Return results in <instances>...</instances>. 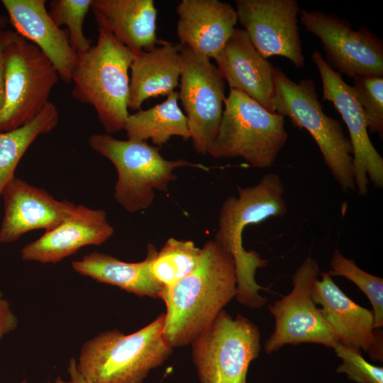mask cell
Returning <instances> with one entry per match:
<instances>
[{
  "instance_id": "5b68a950",
  "label": "cell",
  "mask_w": 383,
  "mask_h": 383,
  "mask_svg": "<svg viewBox=\"0 0 383 383\" xmlns=\"http://www.w3.org/2000/svg\"><path fill=\"white\" fill-rule=\"evenodd\" d=\"M274 109L306 129L317 144L326 165L341 190L355 191L353 147L341 123L326 115L311 79L295 82L279 67L274 69Z\"/></svg>"
},
{
  "instance_id": "83f0119b",
  "label": "cell",
  "mask_w": 383,
  "mask_h": 383,
  "mask_svg": "<svg viewBox=\"0 0 383 383\" xmlns=\"http://www.w3.org/2000/svg\"><path fill=\"white\" fill-rule=\"evenodd\" d=\"M91 3L92 0H52L49 4L51 19L59 28L62 25L67 27L70 45L77 53L92 45V40L85 36L83 30Z\"/></svg>"
},
{
  "instance_id": "f546056e",
  "label": "cell",
  "mask_w": 383,
  "mask_h": 383,
  "mask_svg": "<svg viewBox=\"0 0 383 383\" xmlns=\"http://www.w3.org/2000/svg\"><path fill=\"white\" fill-rule=\"evenodd\" d=\"M333 349L342 360L336 370L338 373H345L350 380L357 383H383V368L367 362L360 350L338 343Z\"/></svg>"
},
{
  "instance_id": "2e32d148",
  "label": "cell",
  "mask_w": 383,
  "mask_h": 383,
  "mask_svg": "<svg viewBox=\"0 0 383 383\" xmlns=\"http://www.w3.org/2000/svg\"><path fill=\"white\" fill-rule=\"evenodd\" d=\"M1 199L4 214L0 226V243H11L38 229L48 231L74 210L77 204L57 200L45 189L14 176L5 187Z\"/></svg>"
},
{
  "instance_id": "ba28073f",
  "label": "cell",
  "mask_w": 383,
  "mask_h": 383,
  "mask_svg": "<svg viewBox=\"0 0 383 383\" xmlns=\"http://www.w3.org/2000/svg\"><path fill=\"white\" fill-rule=\"evenodd\" d=\"M261 334L248 318L224 309L191 343L200 383H247L250 362L259 356Z\"/></svg>"
},
{
  "instance_id": "44dd1931",
  "label": "cell",
  "mask_w": 383,
  "mask_h": 383,
  "mask_svg": "<svg viewBox=\"0 0 383 383\" xmlns=\"http://www.w3.org/2000/svg\"><path fill=\"white\" fill-rule=\"evenodd\" d=\"M91 9L99 28L111 33L134 55L165 42L157 36L153 0H92Z\"/></svg>"
},
{
  "instance_id": "603a6c76",
  "label": "cell",
  "mask_w": 383,
  "mask_h": 383,
  "mask_svg": "<svg viewBox=\"0 0 383 383\" xmlns=\"http://www.w3.org/2000/svg\"><path fill=\"white\" fill-rule=\"evenodd\" d=\"M157 250L153 244L147 246L145 258L138 262H126L98 251L72 262L78 274L99 282L116 286L140 296L160 299L164 287L154 277L151 263Z\"/></svg>"
},
{
  "instance_id": "e575fe53",
  "label": "cell",
  "mask_w": 383,
  "mask_h": 383,
  "mask_svg": "<svg viewBox=\"0 0 383 383\" xmlns=\"http://www.w3.org/2000/svg\"><path fill=\"white\" fill-rule=\"evenodd\" d=\"M21 383H28L26 381H23ZM48 383H50V382H48ZM55 383H72L71 381H64L61 377H57V379H55Z\"/></svg>"
},
{
  "instance_id": "277c9868",
  "label": "cell",
  "mask_w": 383,
  "mask_h": 383,
  "mask_svg": "<svg viewBox=\"0 0 383 383\" xmlns=\"http://www.w3.org/2000/svg\"><path fill=\"white\" fill-rule=\"evenodd\" d=\"M77 54L72 96L94 108L106 133L124 129L129 115V70L134 55L101 28L96 43Z\"/></svg>"
},
{
  "instance_id": "9c48e42d",
  "label": "cell",
  "mask_w": 383,
  "mask_h": 383,
  "mask_svg": "<svg viewBox=\"0 0 383 383\" xmlns=\"http://www.w3.org/2000/svg\"><path fill=\"white\" fill-rule=\"evenodd\" d=\"M55 67L33 43L18 34L5 51V99L0 133L18 128L38 115L50 102L59 79Z\"/></svg>"
},
{
  "instance_id": "7c38bea8",
  "label": "cell",
  "mask_w": 383,
  "mask_h": 383,
  "mask_svg": "<svg viewBox=\"0 0 383 383\" xmlns=\"http://www.w3.org/2000/svg\"><path fill=\"white\" fill-rule=\"evenodd\" d=\"M306 30L320 40L327 64L337 72L357 76L383 77V42L365 27L353 30L335 14L300 10Z\"/></svg>"
},
{
  "instance_id": "d6986e66",
  "label": "cell",
  "mask_w": 383,
  "mask_h": 383,
  "mask_svg": "<svg viewBox=\"0 0 383 383\" xmlns=\"http://www.w3.org/2000/svg\"><path fill=\"white\" fill-rule=\"evenodd\" d=\"M15 31L36 45L55 67L59 78L72 80L78 54L72 48L68 32L57 27L46 9L45 0H2Z\"/></svg>"
},
{
  "instance_id": "6da1fadb",
  "label": "cell",
  "mask_w": 383,
  "mask_h": 383,
  "mask_svg": "<svg viewBox=\"0 0 383 383\" xmlns=\"http://www.w3.org/2000/svg\"><path fill=\"white\" fill-rule=\"evenodd\" d=\"M236 287L233 256L214 240L207 241L196 269L162 291L166 306L163 335L170 345H191L235 297Z\"/></svg>"
},
{
  "instance_id": "1f68e13d",
  "label": "cell",
  "mask_w": 383,
  "mask_h": 383,
  "mask_svg": "<svg viewBox=\"0 0 383 383\" xmlns=\"http://www.w3.org/2000/svg\"><path fill=\"white\" fill-rule=\"evenodd\" d=\"M17 316L11 309L9 301L0 292V340L4 336L13 331L18 326Z\"/></svg>"
},
{
  "instance_id": "7a4b0ae2",
  "label": "cell",
  "mask_w": 383,
  "mask_h": 383,
  "mask_svg": "<svg viewBox=\"0 0 383 383\" xmlns=\"http://www.w3.org/2000/svg\"><path fill=\"white\" fill-rule=\"evenodd\" d=\"M284 186L277 173L265 174L252 186H238V196H230L220 209L214 240L233 257L236 272V300L243 306L259 309L267 299L259 294L264 289L255 280L258 268L266 267L267 260L243 245L245 227L270 217H283L287 212Z\"/></svg>"
},
{
  "instance_id": "30bf717a",
  "label": "cell",
  "mask_w": 383,
  "mask_h": 383,
  "mask_svg": "<svg viewBox=\"0 0 383 383\" xmlns=\"http://www.w3.org/2000/svg\"><path fill=\"white\" fill-rule=\"evenodd\" d=\"M319 274L316 260L307 257L292 277V291L269 305L275 324L264 344L266 353L277 352L287 344L310 343L333 348L337 343L331 328L311 297V288Z\"/></svg>"
},
{
  "instance_id": "9a60e30c",
  "label": "cell",
  "mask_w": 383,
  "mask_h": 383,
  "mask_svg": "<svg viewBox=\"0 0 383 383\" xmlns=\"http://www.w3.org/2000/svg\"><path fill=\"white\" fill-rule=\"evenodd\" d=\"M311 297L331 328L337 343L363 350L373 361L383 359L382 331L374 328L372 310L360 306L333 282L328 272L321 274L311 288Z\"/></svg>"
},
{
  "instance_id": "836d02e7",
  "label": "cell",
  "mask_w": 383,
  "mask_h": 383,
  "mask_svg": "<svg viewBox=\"0 0 383 383\" xmlns=\"http://www.w3.org/2000/svg\"><path fill=\"white\" fill-rule=\"evenodd\" d=\"M8 18L5 16L0 15V29H4L8 23Z\"/></svg>"
},
{
  "instance_id": "4fadbf2b",
  "label": "cell",
  "mask_w": 383,
  "mask_h": 383,
  "mask_svg": "<svg viewBox=\"0 0 383 383\" xmlns=\"http://www.w3.org/2000/svg\"><path fill=\"white\" fill-rule=\"evenodd\" d=\"M311 57L321 76L323 99L333 104L348 128L356 191L360 196L366 195L369 181L374 187L382 189L383 158L370 140L364 111L352 86L327 64L319 51L315 50Z\"/></svg>"
},
{
  "instance_id": "ffe728a7",
  "label": "cell",
  "mask_w": 383,
  "mask_h": 383,
  "mask_svg": "<svg viewBox=\"0 0 383 383\" xmlns=\"http://www.w3.org/2000/svg\"><path fill=\"white\" fill-rule=\"evenodd\" d=\"M179 44L214 58L233 33L235 9L218 0H182L176 7Z\"/></svg>"
},
{
  "instance_id": "e0dca14e",
  "label": "cell",
  "mask_w": 383,
  "mask_h": 383,
  "mask_svg": "<svg viewBox=\"0 0 383 383\" xmlns=\"http://www.w3.org/2000/svg\"><path fill=\"white\" fill-rule=\"evenodd\" d=\"M113 233L104 210L77 204L66 219L23 246L20 253L26 261L56 263L84 246L103 244Z\"/></svg>"
},
{
  "instance_id": "8992f818",
  "label": "cell",
  "mask_w": 383,
  "mask_h": 383,
  "mask_svg": "<svg viewBox=\"0 0 383 383\" xmlns=\"http://www.w3.org/2000/svg\"><path fill=\"white\" fill-rule=\"evenodd\" d=\"M88 143L114 165L118 176L114 197L129 213L148 209L153 203L155 190L166 192L170 183L177 179L174 170L186 166L209 169L184 159L166 160L159 148L145 141L123 140L108 133H96L88 138Z\"/></svg>"
},
{
  "instance_id": "4316f807",
  "label": "cell",
  "mask_w": 383,
  "mask_h": 383,
  "mask_svg": "<svg viewBox=\"0 0 383 383\" xmlns=\"http://www.w3.org/2000/svg\"><path fill=\"white\" fill-rule=\"evenodd\" d=\"M331 277L342 276L353 282L367 296L372 306L374 329L383 326V279L371 274L335 249L330 262Z\"/></svg>"
},
{
  "instance_id": "f1b7e54d",
  "label": "cell",
  "mask_w": 383,
  "mask_h": 383,
  "mask_svg": "<svg viewBox=\"0 0 383 383\" xmlns=\"http://www.w3.org/2000/svg\"><path fill=\"white\" fill-rule=\"evenodd\" d=\"M352 86L364 111L369 133L383 138V77L357 76Z\"/></svg>"
},
{
  "instance_id": "d6a6232c",
  "label": "cell",
  "mask_w": 383,
  "mask_h": 383,
  "mask_svg": "<svg viewBox=\"0 0 383 383\" xmlns=\"http://www.w3.org/2000/svg\"><path fill=\"white\" fill-rule=\"evenodd\" d=\"M67 372L72 383H87L84 377L77 370V360L72 357L67 367Z\"/></svg>"
},
{
  "instance_id": "52a82bcc",
  "label": "cell",
  "mask_w": 383,
  "mask_h": 383,
  "mask_svg": "<svg viewBox=\"0 0 383 383\" xmlns=\"http://www.w3.org/2000/svg\"><path fill=\"white\" fill-rule=\"evenodd\" d=\"M224 106L208 154L213 158L241 157L257 168L272 166L288 138L284 117L235 89H230Z\"/></svg>"
},
{
  "instance_id": "3957f363",
  "label": "cell",
  "mask_w": 383,
  "mask_h": 383,
  "mask_svg": "<svg viewBox=\"0 0 383 383\" xmlns=\"http://www.w3.org/2000/svg\"><path fill=\"white\" fill-rule=\"evenodd\" d=\"M165 318L162 313L135 333L109 330L87 340L80 349L77 371L87 383H142L172 353L163 335Z\"/></svg>"
},
{
  "instance_id": "ac0fdd59",
  "label": "cell",
  "mask_w": 383,
  "mask_h": 383,
  "mask_svg": "<svg viewBox=\"0 0 383 383\" xmlns=\"http://www.w3.org/2000/svg\"><path fill=\"white\" fill-rule=\"evenodd\" d=\"M213 59L230 89L243 92L268 111L275 113V67L255 48L243 29L235 28Z\"/></svg>"
},
{
  "instance_id": "cb8c5ba5",
  "label": "cell",
  "mask_w": 383,
  "mask_h": 383,
  "mask_svg": "<svg viewBox=\"0 0 383 383\" xmlns=\"http://www.w3.org/2000/svg\"><path fill=\"white\" fill-rule=\"evenodd\" d=\"M178 92L173 91L160 104L129 113L124 129L128 140L147 141L156 147L166 143L172 136L190 139L187 119L178 104Z\"/></svg>"
},
{
  "instance_id": "8fae6325",
  "label": "cell",
  "mask_w": 383,
  "mask_h": 383,
  "mask_svg": "<svg viewBox=\"0 0 383 383\" xmlns=\"http://www.w3.org/2000/svg\"><path fill=\"white\" fill-rule=\"evenodd\" d=\"M178 98L184 110L193 147L208 154L223 114L225 80L210 58L182 46Z\"/></svg>"
},
{
  "instance_id": "7402d4cb",
  "label": "cell",
  "mask_w": 383,
  "mask_h": 383,
  "mask_svg": "<svg viewBox=\"0 0 383 383\" xmlns=\"http://www.w3.org/2000/svg\"><path fill=\"white\" fill-rule=\"evenodd\" d=\"M182 46L165 42L134 55L131 65L128 109L138 111L152 97L174 91L182 69Z\"/></svg>"
},
{
  "instance_id": "5bb4252c",
  "label": "cell",
  "mask_w": 383,
  "mask_h": 383,
  "mask_svg": "<svg viewBox=\"0 0 383 383\" xmlns=\"http://www.w3.org/2000/svg\"><path fill=\"white\" fill-rule=\"evenodd\" d=\"M235 4L238 21L262 56H282L298 69L304 66L296 0H235Z\"/></svg>"
},
{
  "instance_id": "484cf974",
  "label": "cell",
  "mask_w": 383,
  "mask_h": 383,
  "mask_svg": "<svg viewBox=\"0 0 383 383\" xmlns=\"http://www.w3.org/2000/svg\"><path fill=\"white\" fill-rule=\"evenodd\" d=\"M202 248L192 240L169 238L151 263L154 277L169 287L192 272L198 266Z\"/></svg>"
},
{
  "instance_id": "d4e9b609",
  "label": "cell",
  "mask_w": 383,
  "mask_h": 383,
  "mask_svg": "<svg viewBox=\"0 0 383 383\" xmlns=\"http://www.w3.org/2000/svg\"><path fill=\"white\" fill-rule=\"evenodd\" d=\"M60 113L50 101L29 123L12 131L0 133V201L9 182L28 148L41 135L51 132L59 123Z\"/></svg>"
},
{
  "instance_id": "4dcf8cb0",
  "label": "cell",
  "mask_w": 383,
  "mask_h": 383,
  "mask_svg": "<svg viewBox=\"0 0 383 383\" xmlns=\"http://www.w3.org/2000/svg\"><path fill=\"white\" fill-rule=\"evenodd\" d=\"M17 34L15 30L0 29V112L5 99V51L7 45Z\"/></svg>"
}]
</instances>
